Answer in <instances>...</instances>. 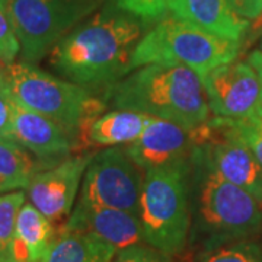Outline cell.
<instances>
[{
  "label": "cell",
  "mask_w": 262,
  "mask_h": 262,
  "mask_svg": "<svg viewBox=\"0 0 262 262\" xmlns=\"http://www.w3.org/2000/svg\"><path fill=\"white\" fill-rule=\"evenodd\" d=\"M141 27L128 13L105 10L77 25L50 51V66L80 86L113 83L130 72Z\"/></svg>",
  "instance_id": "obj_1"
},
{
  "label": "cell",
  "mask_w": 262,
  "mask_h": 262,
  "mask_svg": "<svg viewBox=\"0 0 262 262\" xmlns=\"http://www.w3.org/2000/svg\"><path fill=\"white\" fill-rule=\"evenodd\" d=\"M113 103L155 118L195 128L210 118L201 79L185 66L147 64L115 86Z\"/></svg>",
  "instance_id": "obj_2"
},
{
  "label": "cell",
  "mask_w": 262,
  "mask_h": 262,
  "mask_svg": "<svg viewBox=\"0 0 262 262\" xmlns=\"http://www.w3.org/2000/svg\"><path fill=\"white\" fill-rule=\"evenodd\" d=\"M5 76L15 101L64 127L79 139L89 122L102 114L103 105L80 84L60 79L25 61L5 66Z\"/></svg>",
  "instance_id": "obj_3"
},
{
  "label": "cell",
  "mask_w": 262,
  "mask_h": 262,
  "mask_svg": "<svg viewBox=\"0 0 262 262\" xmlns=\"http://www.w3.org/2000/svg\"><path fill=\"white\" fill-rule=\"evenodd\" d=\"M239 50V41L217 37L175 16L165 18L141 37L131 56L130 72L156 63L179 64L203 80L213 69L236 60Z\"/></svg>",
  "instance_id": "obj_4"
},
{
  "label": "cell",
  "mask_w": 262,
  "mask_h": 262,
  "mask_svg": "<svg viewBox=\"0 0 262 262\" xmlns=\"http://www.w3.org/2000/svg\"><path fill=\"white\" fill-rule=\"evenodd\" d=\"M188 166L185 163L149 169L140 196L143 239L163 253H178L189 232Z\"/></svg>",
  "instance_id": "obj_5"
},
{
  "label": "cell",
  "mask_w": 262,
  "mask_h": 262,
  "mask_svg": "<svg viewBox=\"0 0 262 262\" xmlns=\"http://www.w3.org/2000/svg\"><path fill=\"white\" fill-rule=\"evenodd\" d=\"M96 8V0H9L20 61L37 64Z\"/></svg>",
  "instance_id": "obj_6"
},
{
  "label": "cell",
  "mask_w": 262,
  "mask_h": 262,
  "mask_svg": "<svg viewBox=\"0 0 262 262\" xmlns=\"http://www.w3.org/2000/svg\"><path fill=\"white\" fill-rule=\"evenodd\" d=\"M195 130L196 147L192 158L262 203V165L239 134L233 118L215 115Z\"/></svg>",
  "instance_id": "obj_7"
},
{
  "label": "cell",
  "mask_w": 262,
  "mask_h": 262,
  "mask_svg": "<svg viewBox=\"0 0 262 262\" xmlns=\"http://www.w3.org/2000/svg\"><path fill=\"white\" fill-rule=\"evenodd\" d=\"M206 169L200 188V217L214 241L244 237L262 225V203L244 188Z\"/></svg>",
  "instance_id": "obj_8"
},
{
  "label": "cell",
  "mask_w": 262,
  "mask_h": 262,
  "mask_svg": "<svg viewBox=\"0 0 262 262\" xmlns=\"http://www.w3.org/2000/svg\"><path fill=\"white\" fill-rule=\"evenodd\" d=\"M144 177L125 149L111 146L92 156L84 170L80 200L139 215Z\"/></svg>",
  "instance_id": "obj_9"
},
{
  "label": "cell",
  "mask_w": 262,
  "mask_h": 262,
  "mask_svg": "<svg viewBox=\"0 0 262 262\" xmlns=\"http://www.w3.org/2000/svg\"><path fill=\"white\" fill-rule=\"evenodd\" d=\"M201 82L208 108L217 117L242 118L262 103L261 82L248 61L219 66Z\"/></svg>",
  "instance_id": "obj_10"
},
{
  "label": "cell",
  "mask_w": 262,
  "mask_h": 262,
  "mask_svg": "<svg viewBox=\"0 0 262 262\" xmlns=\"http://www.w3.org/2000/svg\"><path fill=\"white\" fill-rule=\"evenodd\" d=\"M94 155L66 158L51 168L37 172L25 188L29 203L50 222L70 214L83 181L84 170Z\"/></svg>",
  "instance_id": "obj_11"
},
{
  "label": "cell",
  "mask_w": 262,
  "mask_h": 262,
  "mask_svg": "<svg viewBox=\"0 0 262 262\" xmlns=\"http://www.w3.org/2000/svg\"><path fill=\"white\" fill-rule=\"evenodd\" d=\"M195 147V128L153 117L140 137L128 143L125 151L139 168L149 170L185 163Z\"/></svg>",
  "instance_id": "obj_12"
},
{
  "label": "cell",
  "mask_w": 262,
  "mask_h": 262,
  "mask_svg": "<svg viewBox=\"0 0 262 262\" xmlns=\"http://www.w3.org/2000/svg\"><path fill=\"white\" fill-rule=\"evenodd\" d=\"M61 230L92 234L117 251L139 245L143 239L140 217L130 211L102 207L79 200Z\"/></svg>",
  "instance_id": "obj_13"
},
{
  "label": "cell",
  "mask_w": 262,
  "mask_h": 262,
  "mask_svg": "<svg viewBox=\"0 0 262 262\" xmlns=\"http://www.w3.org/2000/svg\"><path fill=\"white\" fill-rule=\"evenodd\" d=\"M12 139L47 168L57 165L56 162L64 159L76 147V137L64 127L18 102L13 113Z\"/></svg>",
  "instance_id": "obj_14"
},
{
  "label": "cell",
  "mask_w": 262,
  "mask_h": 262,
  "mask_svg": "<svg viewBox=\"0 0 262 262\" xmlns=\"http://www.w3.org/2000/svg\"><path fill=\"white\" fill-rule=\"evenodd\" d=\"M175 18L192 24L217 37L242 41L249 20L236 15L227 0H169Z\"/></svg>",
  "instance_id": "obj_15"
},
{
  "label": "cell",
  "mask_w": 262,
  "mask_h": 262,
  "mask_svg": "<svg viewBox=\"0 0 262 262\" xmlns=\"http://www.w3.org/2000/svg\"><path fill=\"white\" fill-rule=\"evenodd\" d=\"M54 241V227L31 203H24L16 219L13 262H41Z\"/></svg>",
  "instance_id": "obj_16"
},
{
  "label": "cell",
  "mask_w": 262,
  "mask_h": 262,
  "mask_svg": "<svg viewBox=\"0 0 262 262\" xmlns=\"http://www.w3.org/2000/svg\"><path fill=\"white\" fill-rule=\"evenodd\" d=\"M153 117L130 110L101 114L89 122L82 140L98 146H121L139 139Z\"/></svg>",
  "instance_id": "obj_17"
},
{
  "label": "cell",
  "mask_w": 262,
  "mask_h": 262,
  "mask_svg": "<svg viewBox=\"0 0 262 262\" xmlns=\"http://www.w3.org/2000/svg\"><path fill=\"white\" fill-rule=\"evenodd\" d=\"M117 252L92 234L61 230L41 262H113Z\"/></svg>",
  "instance_id": "obj_18"
},
{
  "label": "cell",
  "mask_w": 262,
  "mask_h": 262,
  "mask_svg": "<svg viewBox=\"0 0 262 262\" xmlns=\"http://www.w3.org/2000/svg\"><path fill=\"white\" fill-rule=\"evenodd\" d=\"M47 169L19 143L0 137V194L25 189L32 177Z\"/></svg>",
  "instance_id": "obj_19"
},
{
  "label": "cell",
  "mask_w": 262,
  "mask_h": 262,
  "mask_svg": "<svg viewBox=\"0 0 262 262\" xmlns=\"http://www.w3.org/2000/svg\"><path fill=\"white\" fill-rule=\"evenodd\" d=\"M25 201V189L0 194V262H13L12 248L16 233V219Z\"/></svg>",
  "instance_id": "obj_20"
},
{
  "label": "cell",
  "mask_w": 262,
  "mask_h": 262,
  "mask_svg": "<svg viewBox=\"0 0 262 262\" xmlns=\"http://www.w3.org/2000/svg\"><path fill=\"white\" fill-rule=\"evenodd\" d=\"M19 41L10 15L9 0H0V63L12 64L19 56Z\"/></svg>",
  "instance_id": "obj_21"
},
{
  "label": "cell",
  "mask_w": 262,
  "mask_h": 262,
  "mask_svg": "<svg viewBox=\"0 0 262 262\" xmlns=\"http://www.w3.org/2000/svg\"><path fill=\"white\" fill-rule=\"evenodd\" d=\"M201 262H262V249L248 242L226 245L207 253Z\"/></svg>",
  "instance_id": "obj_22"
},
{
  "label": "cell",
  "mask_w": 262,
  "mask_h": 262,
  "mask_svg": "<svg viewBox=\"0 0 262 262\" xmlns=\"http://www.w3.org/2000/svg\"><path fill=\"white\" fill-rule=\"evenodd\" d=\"M234 125L262 165V103L251 114L242 118H233Z\"/></svg>",
  "instance_id": "obj_23"
},
{
  "label": "cell",
  "mask_w": 262,
  "mask_h": 262,
  "mask_svg": "<svg viewBox=\"0 0 262 262\" xmlns=\"http://www.w3.org/2000/svg\"><path fill=\"white\" fill-rule=\"evenodd\" d=\"M118 9L143 22L160 20L169 10V0H117Z\"/></svg>",
  "instance_id": "obj_24"
},
{
  "label": "cell",
  "mask_w": 262,
  "mask_h": 262,
  "mask_svg": "<svg viewBox=\"0 0 262 262\" xmlns=\"http://www.w3.org/2000/svg\"><path fill=\"white\" fill-rule=\"evenodd\" d=\"M16 101L10 92L5 76V67L0 69V137L12 139V122Z\"/></svg>",
  "instance_id": "obj_25"
},
{
  "label": "cell",
  "mask_w": 262,
  "mask_h": 262,
  "mask_svg": "<svg viewBox=\"0 0 262 262\" xmlns=\"http://www.w3.org/2000/svg\"><path fill=\"white\" fill-rule=\"evenodd\" d=\"M114 262H165V259L158 252L136 245L118 251V255L115 256Z\"/></svg>",
  "instance_id": "obj_26"
},
{
  "label": "cell",
  "mask_w": 262,
  "mask_h": 262,
  "mask_svg": "<svg viewBox=\"0 0 262 262\" xmlns=\"http://www.w3.org/2000/svg\"><path fill=\"white\" fill-rule=\"evenodd\" d=\"M229 6L241 18L251 20L262 13V0H227Z\"/></svg>",
  "instance_id": "obj_27"
},
{
  "label": "cell",
  "mask_w": 262,
  "mask_h": 262,
  "mask_svg": "<svg viewBox=\"0 0 262 262\" xmlns=\"http://www.w3.org/2000/svg\"><path fill=\"white\" fill-rule=\"evenodd\" d=\"M248 63L252 66L253 70L256 72V75H258V79H259V82H261V88H262V50H255L253 53L249 54L248 57Z\"/></svg>",
  "instance_id": "obj_28"
},
{
  "label": "cell",
  "mask_w": 262,
  "mask_h": 262,
  "mask_svg": "<svg viewBox=\"0 0 262 262\" xmlns=\"http://www.w3.org/2000/svg\"><path fill=\"white\" fill-rule=\"evenodd\" d=\"M262 34V13L256 19H253L252 25H249V38L248 42H252L255 38Z\"/></svg>",
  "instance_id": "obj_29"
},
{
  "label": "cell",
  "mask_w": 262,
  "mask_h": 262,
  "mask_svg": "<svg viewBox=\"0 0 262 262\" xmlns=\"http://www.w3.org/2000/svg\"><path fill=\"white\" fill-rule=\"evenodd\" d=\"M2 67H3V64H2V63H0V69H2Z\"/></svg>",
  "instance_id": "obj_30"
},
{
  "label": "cell",
  "mask_w": 262,
  "mask_h": 262,
  "mask_svg": "<svg viewBox=\"0 0 262 262\" xmlns=\"http://www.w3.org/2000/svg\"><path fill=\"white\" fill-rule=\"evenodd\" d=\"M261 50H262V38H261Z\"/></svg>",
  "instance_id": "obj_31"
},
{
  "label": "cell",
  "mask_w": 262,
  "mask_h": 262,
  "mask_svg": "<svg viewBox=\"0 0 262 262\" xmlns=\"http://www.w3.org/2000/svg\"><path fill=\"white\" fill-rule=\"evenodd\" d=\"M3 67H5V66H3Z\"/></svg>",
  "instance_id": "obj_32"
}]
</instances>
